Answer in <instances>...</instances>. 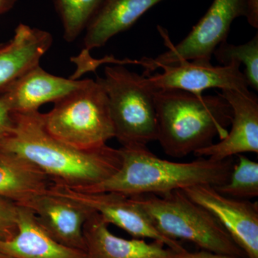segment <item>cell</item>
<instances>
[{"label": "cell", "instance_id": "cell-1", "mask_svg": "<svg viewBox=\"0 0 258 258\" xmlns=\"http://www.w3.org/2000/svg\"><path fill=\"white\" fill-rule=\"evenodd\" d=\"M0 153L14 156L35 166L52 185L82 189L115 174L122 163L120 149L105 145L82 150L48 134L41 113H14V125L0 141Z\"/></svg>", "mask_w": 258, "mask_h": 258}, {"label": "cell", "instance_id": "cell-2", "mask_svg": "<svg viewBox=\"0 0 258 258\" xmlns=\"http://www.w3.org/2000/svg\"><path fill=\"white\" fill-rule=\"evenodd\" d=\"M121 166L113 175L92 186L74 189L85 192H117L126 196H158L197 185L225 184L233 168L232 157L222 161L198 157L175 162L158 157L147 147L120 148Z\"/></svg>", "mask_w": 258, "mask_h": 258}, {"label": "cell", "instance_id": "cell-3", "mask_svg": "<svg viewBox=\"0 0 258 258\" xmlns=\"http://www.w3.org/2000/svg\"><path fill=\"white\" fill-rule=\"evenodd\" d=\"M157 139L169 157L183 158L228 134L232 108L220 93L198 96L180 91H154Z\"/></svg>", "mask_w": 258, "mask_h": 258}, {"label": "cell", "instance_id": "cell-4", "mask_svg": "<svg viewBox=\"0 0 258 258\" xmlns=\"http://www.w3.org/2000/svg\"><path fill=\"white\" fill-rule=\"evenodd\" d=\"M163 235L189 241L204 250L247 258L216 217L182 190L166 195L131 197Z\"/></svg>", "mask_w": 258, "mask_h": 258}, {"label": "cell", "instance_id": "cell-5", "mask_svg": "<svg viewBox=\"0 0 258 258\" xmlns=\"http://www.w3.org/2000/svg\"><path fill=\"white\" fill-rule=\"evenodd\" d=\"M41 117L48 134L76 149H97L115 138L108 96L96 80L86 79Z\"/></svg>", "mask_w": 258, "mask_h": 258}, {"label": "cell", "instance_id": "cell-6", "mask_svg": "<svg viewBox=\"0 0 258 258\" xmlns=\"http://www.w3.org/2000/svg\"><path fill=\"white\" fill-rule=\"evenodd\" d=\"M96 81L108 96L115 138L122 147H147L157 141L154 91L144 85L143 76L116 64L106 66Z\"/></svg>", "mask_w": 258, "mask_h": 258}, {"label": "cell", "instance_id": "cell-7", "mask_svg": "<svg viewBox=\"0 0 258 258\" xmlns=\"http://www.w3.org/2000/svg\"><path fill=\"white\" fill-rule=\"evenodd\" d=\"M247 15L246 0H214L206 14L184 40L174 45L167 39L169 50L155 58L144 57V76H149L164 64L178 61L211 60L214 51L227 40L231 25L236 18Z\"/></svg>", "mask_w": 258, "mask_h": 258}, {"label": "cell", "instance_id": "cell-8", "mask_svg": "<svg viewBox=\"0 0 258 258\" xmlns=\"http://www.w3.org/2000/svg\"><path fill=\"white\" fill-rule=\"evenodd\" d=\"M240 66L236 62L215 66L209 61L182 60L161 66L159 74L142 76L152 91L180 90L198 96L209 88L247 92L249 85Z\"/></svg>", "mask_w": 258, "mask_h": 258}, {"label": "cell", "instance_id": "cell-9", "mask_svg": "<svg viewBox=\"0 0 258 258\" xmlns=\"http://www.w3.org/2000/svg\"><path fill=\"white\" fill-rule=\"evenodd\" d=\"M49 189L86 205L99 214L108 224L124 230L134 238L151 239L176 252L186 250L177 240L161 234L150 219L131 197L117 192H85L51 184Z\"/></svg>", "mask_w": 258, "mask_h": 258}, {"label": "cell", "instance_id": "cell-10", "mask_svg": "<svg viewBox=\"0 0 258 258\" xmlns=\"http://www.w3.org/2000/svg\"><path fill=\"white\" fill-rule=\"evenodd\" d=\"M182 191L216 217L247 258H258L257 202L229 198L210 185H197Z\"/></svg>", "mask_w": 258, "mask_h": 258}, {"label": "cell", "instance_id": "cell-11", "mask_svg": "<svg viewBox=\"0 0 258 258\" xmlns=\"http://www.w3.org/2000/svg\"><path fill=\"white\" fill-rule=\"evenodd\" d=\"M20 205L33 212L39 225L52 239L86 252L83 227L94 212L92 209L49 189Z\"/></svg>", "mask_w": 258, "mask_h": 258}, {"label": "cell", "instance_id": "cell-12", "mask_svg": "<svg viewBox=\"0 0 258 258\" xmlns=\"http://www.w3.org/2000/svg\"><path fill=\"white\" fill-rule=\"evenodd\" d=\"M232 111V128L225 138L195 153L198 157L222 161L244 153H258V99L250 91L222 90Z\"/></svg>", "mask_w": 258, "mask_h": 258}, {"label": "cell", "instance_id": "cell-13", "mask_svg": "<svg viewBox=\"0 0 258 258\" xmlns=\"http://www.w3.org/2000/svg\"><path fill=\"white\" fill-rule=\"evenodd\" d=\"M53 39L50 32L20 23L9 41L0 44V95L40 64Z\"/></svg>", "mask_w": 258, "mask_h": 258}, {"label": "cell", "instance_id": "cell-14", "mask_svg": "<svg viewBox=\"0 0 258 258\" xmlns=\"http://www.w3.org/2000/svg\"><path fill=\"white\" fill-rule=\"evenodd\" d=\"M108 224L94 212L83 227L88 258H173L176 252L157 241L122 238L112 233Z\"/></svg>", "mask_w": 258, "mask_h": 258}, {"label": "cell", "instance_id": "cell-15", "mask_svg": "<svg viewBox=\"0 0 258 258\" xmlns=\"http://www.w3.org/2000/svg\"><path fill=\"white\" fill-rule=\"evenodd\" d=\"M86 81L54 76L39 64L19 79L6 93L14 113H30L39 111L42 105L60 101L82 87Z\"/></svg>", "mask_w": 258, "mask_h": 258}, {"label": "cell", "instance_id": "cell-16", "mask_svg": "<svg viewBox=\"0 0 258 258\" xmlns=\"http://www.w3.org/2000/svg\"><path fill=\"white\" fill-rule=\"evenodd\" d=\"M18 230L0 247L17 258H88L86 252L71 248L52 239L39 225L31 210L19 205Z\"/></svg>", "mask_w": 258, "mask_h": 258}, {"label": "cell", "instance_id": "cell-17", "mask_svg": "<svg viewBox=\"0 0 258 258\" xmlns=\"http://www.w3.org/2000/svg\"><path fill=\"white\" fill-rule=\"evenodd\" d=\"M163 0H104L86 28L83 52L104 46Z\"/></svg>", "mask_w": 258, "mask_h": 258}, {"label": "cell", "instance_id": "cell-18", "mask_svg": "<svg viewBox=\"0 0 258 258\" xmlns=\"http://www.w3.org/2000/svg\"><path fill=\"white\" fill-rule=\"evenodd\" d=\"M52 184L41 171L26 161L0 153V197L23 205Z\"/></svg>", "mask_w": 258, "mask_h": 258}, {"label": "cell", "instance_id": "cell-19", "mask_svg": "<svg viewBox=\"0 0 258 258\" xmlns=\"http://www.w3.org/2000/svg\"><path fill=\"white\" fill-rule=\"evenodd\" d=\"M104 0H54L63 28V38L72 42L86 30Z\"/></svg>", "mask_w": 258, "mask_h": 258}, {"label": "cell", "instance_id": "cell-20", "mask_svg": "<svg viewBox=\"0 0 258 258\" xmlns=\"http://www.w3.org/2000/svg\"><path fill=\"white\" fill-rule=\"evenodd\" d=\"M230 178L225 184L215 186L219 193L237 200H247L258 196V163L243 154H239Z\"/></svg>", "mask_w": 258, "mask_h": 258}, {"label": "cell", "instance_id": "cell-21", "mask_svg": "<svg viewBox=\"0 0 258 258\" xmlns=\"http://www.w3.org/2000/svg\"><path fill=\"white\" fill-rule=\"evenodd\" d=\"M217 60L227 66L236 62L243 64L245 76L249 87L258 91V35L242 45H235L226 41L214 51Z\"/></svg>", "mask_w": 258, "mask_h": 258}, {"label": "cell", "instance_id": "cell-22", "mask_svg": "<svg viewBox=\"0 0 258 258\" xmlns=\"http://www.w3.org/2000/svg\"><path fill=\"white\" fill-rule=\"evenodd\" d=\"M19 205L0 197V241H9L18 232Z\"/></svg>", "mask_w": 258, "mask_h": 258}, {"label": "cell", "instance_id": "cell-23", "mask_svg": "<svg viewBox=\"0 0 258 258\" xmlns=\"http://www.w3.org/2000/svg\"><path fill=\"white\" fill-rule=\"evenodd\" d=\"M14 125V112L6 93L0 95V141L11 132Z\"/></svg>", "mask_w": 258, "mask_h": 258}, {"label": "cell", "instance_id": "cell-24", "mask_svg": "<svg viewBox=\"0 0 258 258\" xmlns=\"http://www.w3.org/2000/svg\"><path fill=\"white\" fill-rule=\"evenodd\" d=\"M173 258H237L228 254L215 253L210 251L204 250L195 252H189L187 250L184 252H176Z\"/></svg>", "mask_w": 258, "mask_h": 258}, {"label": "cell", "instance_id": "cell-25", "mask_svg": "<svg viewBox=\"0 0 258 258\" xmlns=\"http://www.w3.org/2000/svg\"><path fill=\"white\" fill-rule=\"evenodd\" d=\"M247 21L254 28H258V0H246Z\"/></svg>", "mask_w": 258, "mask_h": 258}, {"label": "cell", "instance_id": "cell-26", "mask_svg": "<svg viewBox=\"0 0 258 258\" xmlns=\"http://www.w3.org/2000/svg\"><path fill=\"white\" fill-rule=\"evenodd\" d=\"M18 0H0V16L13 9Z\"/></svg>", "mask_w": 258, "mask_h": 258}, {"label": "cell", "instance_id": "cell-27", "mask_svg": "<svg viewBox=\"0 0 258 258\" xmlns=\"http://www.w3.org/2000/svg\"><path fill=\"white\" fill-rule=\"evenodd\" d=\"M0 258H17L0 247Z\"/></svg>", "mask_w": 258, "mask_h": 258}]
</instances>
